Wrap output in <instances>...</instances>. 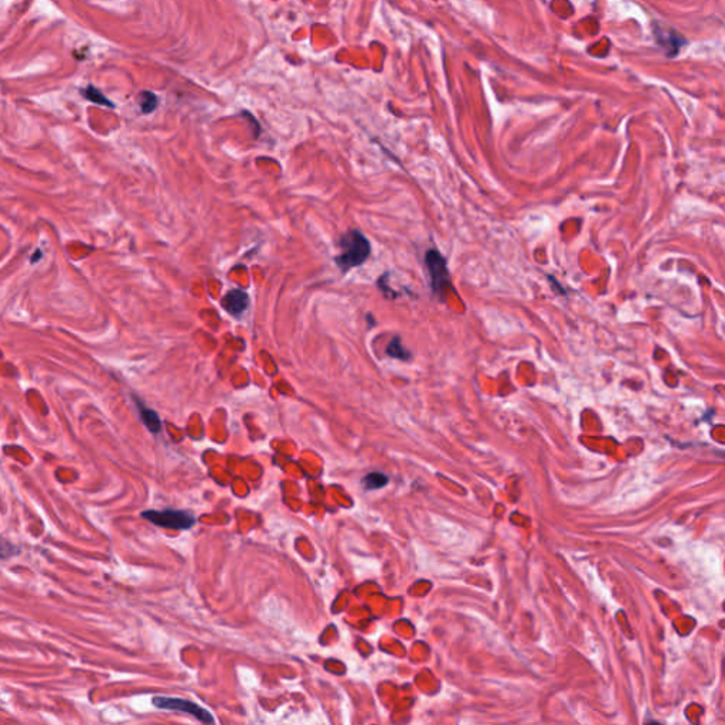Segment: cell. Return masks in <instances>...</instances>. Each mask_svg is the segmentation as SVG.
Masks as SVG:
<instances>
[{
	"label": "cell",
	"instance_id": "cell-1",
	"mask_svg": "<svg viewBox=\"0 0 725 725\" xmlns=\"http://www.w3.org/2000/svg\"><path fill=\"white\" fill-rule=\"evenodd\" d=\"M340 247V256L336 257L337 267L343 271L348 272L356 267L363 265L367 258L370 257L371 245L364 234H361L357 230H352L341 235L339 241Z\"/></svg>",
	"mask_w": 725,
	"mask_h": 725
},
{
	"label": "cell",
	"instance_id": "cell-2",
	"mask_svg": "<svg viewBox=\"0 0 725 725\" xmlns=\"http://www.w3.org/2000/svg\"><path fill=\"white\" fill-rule=\"evenodd\" d=\"M142 517L154 526L172 530H188L196 523V517L193 516V513L173 509L146 510L142 513Z\"/></svg>",
	"mask_w": 725,
	"mask_h": 725
},
{
	"label": "cell",
	"instance_id": "cell-3",
	"mask_svg": "<svg viewBox=\"0 0 725 725\" xmlns=\"http://www.w3.org/2000/svg\"><path fill=\"white\" fill-rule=\"evenodd\" d=\"M425 264L431 276L433 292L442 295L448 291V288H451V278L447 260L440 256L438 249H429L425 256Z\"/></svg>",
	"mask_w": 725,
	"mask_h": 725
},
{
	"label": "cell",
	"instance_id": "cell-4",
	"mask_svg": "<svg viewBox=\"0 0 725 725\" xmlns=\"http://www.w3.org/2000/svg\"><path fill=\"white\" fill-rule=\"evenodd\" d=\"M152 703L157 708L190 714L196 719H199L200 722H204V724H213L214 722V717L210 714V711H207L206 708L200 707L199 704H196L193 701L183 700V699H176V697L156 696V697L152 699Z\"/></svg>",
	"mask_w": 725,
	"mask_h": 725
},
{
	"label": "cell",
	"instance_id": "cell-5",
	"mask_svg": "<svg viewBox=\"0 0 725 725\" xmlns=\"http://www.w3.org/2000/svg\"><path fill=\"white\" fill-rule=\"evenodd\" d=\"M248 303H249V298L248 295L241 291V289H233L230 291L224 299H223V306L224 309L234 314V316H237V314H241L242 312L247 310L248 307Z\"/></svg>",
	"mask_w": 725,
	"mask_h": 725
},
{
	"label": "cell",
	"instance_id": "cell-6",
	"mask_svg": "<svg viewBox=\"0 0 725 725\" xmlns=\"http://www.w3.org/2000/svg\"><path fill=\"white\" fill-rule=\"evenodd\" d=\"M136 404L139 406V414H141V420L142 422L145 424V427L152 432V433H157L161 432L162 429V422H161V418L159 415H157L153 409L142 405L141 401L136 400Z\"/></svg>",
	"mask_w": 725,
	"mask_h": 725
},
{
	"label": "cell",
	"instance_id": "cell-7",
	"mask_svg": "<svg viewBox=\"0 0 725 725\" xmlns=\"http://www.w3.org/2000/svg\"><path fill=\"white\" fill-rule=\"evenodd\" d=\"M387 355L393 359H398V360H409V357H411V352L406 350L402 343H401V339L398 336H395L390 344L387 346Z\"/></svg>",
	"mask_w": 725,
	"mask_h": 725
},
{
	"label": "cell",
	"instance_id": "cell-8",
	"mask_svg": "<svg viewBox=\"0 0 725 725\" xmlns=\"http://www.w3.org/2000/svg\"><path fill=\"white\" fill-rule=\"evenodd\" d=\"M363 483L366 489H380L388 483V478L383 474H378V472H375V474L367 475Z\"/></svg>",
	"mask_w": 725,
	"mask_h": 725
},
{
	"label": "cell",
	"instance_id": "cell-9",
	"mask_svg": "<svg viewBox=\"0 0 725 725\" xmlns=\"http://www.w3.org/2000/svg\"><path fill=\"white\" fill-rule=\"evenodd\" d=\"M81 92H82V96H84L87 100H89V101H92V102H96V104H102V105H107V107H114V105L111 104V101H109L108 98H105L97 88L88 87V88L82 89Z\"/></svg>",
	"mask_w": 725,
	"mask_h": 725
},
{
	"label": "cell",
	"instance_id": "cell-10",
	"mask_svg": "<svg viewBox=\"0 0 725 725\" xmlns=\"http://www.w3.org/2000/svg\"><path fill=\"white\" fill-rule=\"evenodd\" d=\"M139 104H141L142 111L145 114H149V112H152L157 107V98H156V96H154L153 92L145 91L139 96Z\"/></svg>",
	"mask_w": 725,
	"mask_h": 725
}]
</instances>
